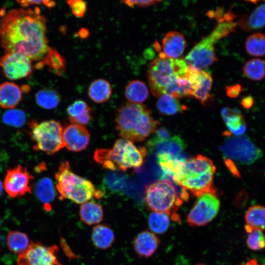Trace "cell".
<instances>
[{"mask_svg": "<svg viewBox=\"0 0 265 265\" xmlns=\"http://www.w3.org/2000/svg\"><path fill=\"white\" fill-rule=\"evenodd\" d=\"M60 199H67L78 204L88 202L96 190L91 181L81 177L71 170L67 161L62 162L54 175Z\"/></svg>", "mask_w": 265, "mask_h": 265, "instance_id": "52a82bcc", "label": "cell"}, {"mask_svg": "<svg viewBox=\"0 0 265 265\" xmlns=\"http://www.w3.org/2000/svg\"><path fill=\"white\" fill-rule=\"evenodd\" d=\"M147 150L137 147L129 140L118 139L111 149H98L94 154L96 162L110 171H126L140 167L143 163Z\"/></svg>", "mask_w": 265, "mask_h": 265, "instance_id": "277c9868", "label": "cell"}, {"mask_svg": "<svg viewBox=\"0 0 265 265\" xmlns=\"http://www.w3.org/2000/svg\"><path fill=\"white\" fill-rule=\"evenodd\" d=\"M35 98L39 106L49 110L57 107L61 101V97L58 92L50 88L39 90L36 93Z\"/></svg>", "mask_w": 265, "mask_h": 265, "instance_id": "83f0119b", "label": "cell"}, {"mask_svg": "<svg viewBox=\"0 0 265 265\" xmlns=\"http://www.w3.org/2000/svg\"><path fill=\"white\" fill-rule=\"evenodd\" d=\"M171 133L170 131L164 127L159 128L156 132L155 134L150 140L153 142L165 141L170 138Z\"/></svg>", "mask_w": 265, "mask_h": 265, "instance_id": "ab89813d", "label": "cell"}, {"mask_svg": "<svg viewBox=\"0 0 265 265\" xmlns=\"http://www.w3.org/2000/svg\"><path fill=\"white\" fill-rule=\"evenodd\" d=\"M7 244L11 252L20 254L27 248L29 242L28 237L25 233L11 231L7 236Z\"/></svg>", "mask_w": 265, "mask_h": 265, "instance_id": "e575fe53", "label": "cell"}, {"mask_svg": "<svg viewBox=\"0 0 265 265\" xmlns=\"http://www.w3.org/2000/svg\"><path fill=\"white\" fill-rule=\"evenodd\" d=\"M224 162L227 167L234 177L237 178L240 177L239 171L232 160L225 158Z\"/></svg>", "mask_w": 265, "mask_h": 265, "instance_id": "ee69618b", "label": "cell"}, {"mask_svg": "<svg viewBox=\"0 0 265 265\" xmlns=\"http://www.w3.org/2000/svg\"><path fill=\"white\" fill-rule=\"evenodd\" d=\"M3 188V184L0 180V196L1 195Z\"/></svg>", "mask_w": 265, "mask_h": 265, "instance_id": "681fc988", "label": "cell"}, {"mask_svg": "<svg viewBox=\"0 0 265 265\" xmlns=\"http://www.w3.org/2000/svg\"><path fill=\"white\" fill-rule=\"evenodd\" d=\"M157 108L161 114L173 115L182 112L186 109V106L180 104L178 99L171 95L164 94L159 97Z\"/></svg>", "mask_w": 265, "mask_h": 265, "instance_id": "4316f807", "label": "cell"}, {"mask_svg": "<svg viewBox=\"0 0 265 265\" xmlns=\"http://www.w3.org/2000/svg\"><path fill=\"white\" fill-rule=\"evenodd\" d=\"M147 147L150 152L156 155L165 154L176 156L183 153L186 144L180 136L174 135L162 141L153 142L149 140Z\"/></svg>", "mask_w": 265, "mask_h": 265, "instance_id": "e0dca14e", "label": "cell"}, {"mask_svg": "<svg viewBox=\"0 0 265 265\" xmlns=\"http://www.w3.org/2000/svg\"><path fill=\"white\" fill-rule=\"evenodd\" d=\"M67 2L74 16L78 18H82L84 16L86 11V4L84 1L70 0Z\"/></svg>", "mask_w": 265, "mask_h": 265, "instance_id": "f35d334b", "label": "cell"}, {"mask_svg": "<svg viewBox=\"0 0 265 265\" xmlns=\"http://www.w3.org/2000/svg\"><path fill=\"white\" fill-rule=\"evenodd\" d=\"M159 243V238L154 233L145 230L135 237L133 247L140 257L149 258L155 253Z\"/></svg>", "mask_w": 265, "mask_h": 265, "instance_id": "9a60e30c", "label": "cell"}, {"mask_svg": "<svg viewBox=\"0 0 265 265\" xmlns=\"http://www.w3.org/2000/svg\"><path fill=\"white\" fill-rule=\"evenodd\" d=\"M247 247L253 251L265 248V235L260 230H253L248 233L246 238Z\"/></svg>", "mask_w": 265, "mask_h": 265, "instance_id": "74e56055", "label": "cell"}, {"mask_svg": "<svg viewBox=\"0 0 265 265\" xmlns=\"http://www.w3.org/2000/svg\"><path fill=\"white\" fill-rule=\"evenodd\" d=\"M196 265H206L203 264H198Z\"/></svg>", "mask_w": 265, "mask_h": 265, "instance_id": "f907efd6", "label": "cell"}, {"mask_svg": "<svg viewBox=\"0 0 265 265\" xmlns=\"http://www.w3.org/2000/svg\"><path fill=\"white\" fill-rule=\"evenodd\" d=\"M243 72L245 77L251 80L259 81L265 76V62L259 58H252L244 65Z\"/></svg>", "mask_w": 265, "mask_h": 265, "instance_id": "836d02e7", "label": "cell"}, {"mask_svg": "<svg viewBox=\"0 0 265 265\" xmlns=\"http://www.w3.org/2000/svg\"><path fill=\"white\" fill-rule=\"evenodd\" d=\"M221 116L231 134L236 136L242 135L246 130V124L243 115L237 108L223 107Z\"/></svg>", "mask_w": 265, "mask_h": 265, "instance_id": "ac0fdd59", "label": "cell"}, {"mask_svg": "<svg viewBox=\"0 0 265 265\" xmlns=\"http://www.w3.org/2000/svg\"><path fill=\"white\" fill-rule=\"evenodd\" d=\"M212 83V76L207 72L200 71L198 81L193 91V96L205 105L210 98Z\"/></svg>", "mask_w": 265, "mask_h": 265, "instance_id": "f1b7e54d", "label": "cell"}, {"mask_svg": "<svg viewBox=\"0 0 265 265\" xmlns=\"http://www.w3.org/2000/svg\"><path fill=\"white\" fill-rule=\"evenodd\" d=\"M46 19L39 8L13 9L0 20V42L6 53L43 61L50 47Z\"/></svg>", "mask_w": 265, "mask_h": 265, "instance_id": "6da1fadb", "label": "cell"}, {"mask_svg": "<svg viewBox=\"0 0 265 265\" xmlns=\"http://www.w3.org/2000/svg\"><path fill=\"white\" fill-rule=\"evenodd\" d=\"M35 192L37 198L44 204H50L55 197L54 187L52 180L44 177L36 184Z\"/></svg>", "mask_w": 265, "mask_h": 265, "instance_id": "1f68e13d", "label": "cell"}, {"mask_svg": "<svg viewBox=\"0 0 265 265\" xmlns=\"http://www.w3.org/2000/svg\"><path fill=\"white\" fill-rule=\"evenodd\" d=\"M115 123L119 136L138 142L144 140L155 132L159 124L146 106L130 102L124 103L118 109Z\"/></svg>", "mask_w": 265, "mask_h": 265, "instance_id": "7a4b0ae2", "label": "cell"}, {"mask_svg": "<svg viewBox=\"0 0 265 265\" xmlns=\"http://www.w3.org/2000/svg\"><path fill=\"white\" fill-rule=\"evenodd\" d=\"M188 66L182 58L171 59L161 52L151 62L147 71L150 90L156 97L166 94L178 77H186Z\"/></svg>", "mask_w": 265, "mask_h": 265, "instance_id": "8992f818", "label": "cell"}, {"mask_svg": "<svg viewBox=\"0 0 265 265\" xmlns=\"http://www.w3.org/2000/svg\"><path fill=\"white\" fill-rule=\"evenodd\" d=\"M21 87L12 82L6 81L0 84V106L13 109L22 99Z\"/></svg>", "mask_w": 265, "mask_h": 265, "instance_id": "d6986e66", "label": "cell"}, {"mask_svg": "<svg viewBox=\"0 0 265 265\" xmlns=\"http://www.w3.org/2000/svg\"><path fill=\"white\" fill-rule=\"evenodd\" d=\"M17 2L24 8H26L33 5L44 4V0H19Z\"/></svg>", "mask_w": 265, "mask_h": 265, "instance_id": "bcb514c9", "label": "cell"}, {"mask_svg": "<svg viewBox=\"0 0 265 265\" xmlns=\"http://www.w3.org/2000/svg\"><path fill=\"white\" fill-rule=\"evenodd\" d=\"M44 65H47L51 71L58 75H61L66 68V63L62 56L52 48H50L43 61L37 64L36 67L40 68Z\"/></svg>", "mask_w": 265, "mask_h": 265, "instance_id": "4dcf8cb0", "label": "cell"}, {"mask_svg": "<svg viewBox=\"0 0 265 265\" xmlns=\"http://www.w3.org/2000/svg\"></svg>", "mask_w": 265, "mask_h": 265, "instance_id": "816d5d0a", "label": "cell"}, {"mask_svg": "<svg viewBox=\"0 0 265 265\" xmlns=\"http://www.w3.org/2000/svg\"><path fill=\"white\" fill-rule=\"evenodd\" d=\"M28 131L34 143L33 149L52 155L65 147L63 127L59 121L53 120L37 122L30 120Z\"/></svg>", "mask_w": 265, "mask_h": 265, "instance_id": "ba28073f", "label": "cell"}, {"mask_svg": "<svg viewBox=\"0 0 265 265\" xmlns=\"http://www.w3.org/2000/svg\"><path fill=\"white\" fill-rule=\"evenodd\" d=\"M68 119L72 124L84 126L91 119V108L84 101L78 100L69 106L67 108Z\"/></svg>", "mask_w": 265, "mask_h": 265, "instance_id": "44dd1931", "label": "cell"}, {"mask_svg": "<svg viewBox=\"0 0 265 265\" xmlns=\"http://www.w3.org/2000/svg\"><path fill=\"white\" fill-rule=\"evenodd\" d=\"M128 178L126 175L119 171H110L104 177L102 184L111 192H121L126 187Z\"/></svg>", "mask_w": 265, "mask_h": 265, "instance_id": "f546056e", "label": "cell"}, {"mask_svg": "<svg viewBox=\"0 0 265 265\" xmlns=\"http://www.w3.org/2000/svg\"><path fill=\"white\" fill-rule=\"evenodd\" d=\"M44 4L48 8H50L53 7L55 5V3L53 1L48 0H44Z\"/></svg>", "mask_w": 265, "mask_h": 265, "instance_id": "c3c4849f", "label": "cell"}, {"mask_svg": "<svg viewBox=\"0 0 265 265\" xmlns=\"http://www.w3.org/2000/svg\"><path fill=\"white\" fill-rule=\"evenodd\" d=\"M188 197L186 189L183 186L169 180H161L146 186L144 199L149 210L166 213L172 220L179 222L180 216L176 212Z\"/></svg>", "mask_w": 265, "mask_h": 265, "instance_id": "3957f363", "label": "cell"}, {"mask_svg": "<svg viewBox=\"0 0 265 265\" xmlns=\"http://www.w3.org/2000/svg\"><path fill=\"white\" fill-rule=\"evenodd\" d=\"M158 0H125L122 1L125 4L127 5L129 7H132L134 5H137L140 7H148L154 4H156L157 2H159Z\"/></svg>", "mask_w": 265, "mask_h": 265, "instance_id": "60d3db41", "label": "cell"}, {"mask_svg": "<svg viewBox=\"0 0 265 265\" xmlns=\"http://www.w3.org/2000/svg\"><path fill=\"white\" fill-rule=\"evenodd\" d=\"M186 44V40L182 34L177 31L169 32L162 38L163 52H161L169 58H179L184 52Z\"/></svg>", "mask_w": 265, "mask_h": 265, "instance_id": "2e32d148", "label": "cell"}, {"mask_svg": "<svg viewBox=\"0 0 265 265\" xmlns=\"http://www.w3.org/2000/svg\"><path fill=\"white\" fill-rule=\"evenodd\" d=\"M0 67L6 77L11 80L28 77L33 69L32 60L18 53H6L0 56Z\"/></svg>", "mask_w": 265, "mask_h": 265, "instance_id": "4fadbf2b", "label": "cell"}, {"mask_svg": "<svg viewBox=\"0 0 265 265\" xmlns=\"http://www.w3.org/2000/svg\"><path fill=\"white\" fill-rule=\"evenodd\" d=\"M245 49L247 53L254 57L265 55V34L260 32H254L247 38Z\"/></svg>", "mask_w": 265, "mask_h": 265, "instance_id": "d6a6232c", "label": "cell"}, {"mask_svg": "<svg viewBox=\"0 0 265 265\" xmlns=\"http://www.w3.org/2000/svg\"><path fill=\"white\" fill-rule=\"evenodd\" d=\"M254 103V98L250 95L243 97L240 101L241 106L246 109L251 108L253 106Z\"/></svg>", "mask_w": 265, "mask_h": 265, "instance_id": "f6af8a7d", "label": "cell"}, {"mask_svg": "<svg viewBox=\"0 0 265 265\" xmlns=\"http://www.w3.org/2000/svg\"><path fill=\"white\" fill-rule=\"evenodd\" d=\"M63 140L68 150L80 152L85 149L90 141L89 133L83 126L71 124L63 130Z\"/></svg>", "mask_w": 265, "mask_h": 265, "instance_id": "5bb4252c", "label": "cell"}, {"mask_svg": "<svg viewBox=\"0 0 265 265\" xmlns=\"http://www.w3.org/2000/svg\"><path fill=\"white\" fill-rule=\"evenodd\" d=\"M33 178L26 167L18 165L7 169L3 183V188L10 197H21L27 193H31L30 182Z\"/></svg>", "mask_w": 265, "mask_h": 265, "instance_id": "7c38bea8", "label": "cell"}, {"mask_svg": "<svg viewBox=\"0 0 265 265\" xmlns=\"http://www.w3.org/2000/svg\"><path fill=\"white\" fill-rule=\"evenodd\" d=\"M169 216L164 212H152L149 215L148 224L153 233L162 234L165 232L169 227Z\"/></svg>", "mask_w": 265, "mask_h": 265, "instance_id": "d590c367", "label": "cell"}, {"mask_svg": "<svg viewBox=\"0 0 265 265\" xmlns=\"http://www.w3.org/2000/svg\"><path fill=\"white\" fill-rule=\"evenodd\" d=\"M243 91L241 86L236 84L226 87V93L231 98H236L238 97Z\"/></svg>", "mask_w": 265, "mask_h": 265, "instance_id": "7bdbcfd3", "label": "cell"}, {"mask_svg": "<svg viewBox=\"0 0 265 265\" xmlns=\"http://www.w3.org/2000/svg\"><path fill=\"white\" fill-rule=\"evenodd\" d=\"M239 265H261L258 263L256 259H251L245 263L241 264Z\"/></svg>", "mask_w": 265, "mask_h": 265, "instance_id": "7dc6e473", "label": "cell"}, {"mask_svg": "<svg viewBox=\"0 0 265 265\" xmlns=\"http://www.w3.org/2000/svg\"><path fill=\"white\" fill-rule=\"evenodd\" d=\"M111 94L112 88L110 83L107 80L102 79L94 80L88 89L89 98L98 104L108 101Z\"/></svg>", "mask_w": 265, "mask_h": 265, "instance_id": "d4e9b609", "label": "cell"}, {"mask_svg": "<svg viewBox=\"0 0 265 265\" xmlns=\"http://www.w3.org/2000/svg\"><path fill=\"white\" fill-rule=\"evenodd\" d=\"M247 200V192L245 189H242L236 196L235 204L238 207L242 208L246 205Z\"/></svg>", "mask_w": 265, "mask_h": 265, "instance_id": "b9f144b4", "label": "cell"}, {"mask_svg": "<svg viewBox=\"0 0 265 265\" xmlns=\"http://www.w3.org/2000/svg\"><path fill=\"white\" fill-rule=\"evenodd\" d=\"M148 95V88L141 80H132L125 87V96L130 103L141 104L147 99Z\"/></svg>", "mask_w": 265, "mask_h": 265, "instance_id": "484cf974", "label": "cell"}, {"mask_svg": "<svg viewBox=\"0 0 265 265\" xmlns=\"http://www.w3.org/2000/svg\"><path fill=\"white\" fill-rule=\"evenodd\" d=\"M236 16L228 14L218 21V24L212 32L197 44L186 56L187 66L200 71L207 68L217 60L214 44L220 39L235 31L237 22Z\"/></svg>", "mask_w": 265, "mask_h": 265, "instance_id": "5b68a950", "label": "cell"}, {"mask_svg": "<svg viewBox=\"0 0 265 265\" xmlns=\"http://www.w3.org/2000/svg\"><path fill=\"white\" fill-rule=\"evenodd\" d=\"M58 247L46 246L40 242L31 241L27 248L19 254L18 265H63L57 258Z\"/></svg>", "mask_w": 265, "mask_h": 265, "instance_id": "8fae6325", "label": "cell"}, {"mask_svg": "<svg viewBox=\"0 0 265 265\" xmlns=\"http://www.w3.org/2000/svg\"><path fill=\"white\" fill-rule=\"evenodd\" d=\"M244 219L247 233L253 230H265V207L257 205L249 207L245 213Z\"/></svg>", "mask_w": 265, "mask_h": 265, "instance_id": "7402d4cb", "label": "cell"}, {"mask_svg": "<svg viewBox=\"0 0 265 265\" xmlns=\"http://www.w3.org/2000/svg\"><path fill=\"white\" fill-rule=\"evenodd\" d=\"M115 236L113 230L105 224H98L93 227L91 240L94 246L99 249H106L114 242Z\"/></svg>", "mask_w": 265, "mask_h": 265, "instance_id": "603a6c76", "label": "cell"}, {"mask_svg": "<svg viewBox=\"0 0 265 265\" xmlns=\"http://www.w3.org/2000/svg\"><path fill=\"white\" fill-rule=\"evenodd\" d=\"M237 24L245 32H250L265 27V3L256 7L248 15L241 16Z\"/></svg>", "mask_w": 265, "mask_h": 265, "instance_id": "ffe728a7", "label": "cell"}, {"mask_svg": "<svg viewBox=\"0 0 265 265\" xmlns=\"http://www.w3.org/2000/svg\"><path fill=\"white\" fill-rule=\"evenodd\" d=\"M220 147L226 159L249 165L262 157V151L246 135L228 136Z\"/></svg>", "mask_w": 265, "mask_h": 265, "instance_id": "9c48e42d", "label": "cell"}, {"mask_svg": "<svg viewBox=\"0 0 265 265\" xmlns=\"http://www.w3.org/2000/svg\"><path fill=\"white\" fill-rule=\"evenodd\" d=\"M26 114L20 109H10L6 111L2 117L3 122L9 126L20 127L26 121Z\"/></svg>", "mask_w": 265, "mask_h": 265, "instance_id": "8d00e7d4", "label": "cell"}, {"mask_svg": "<svg viewBox=\"0 0 265 265\" xmlns=\"http://www.w3.org/2000/svg\"><path fill=\"white\" fill-rule=\"evenodd\" d=\"M79 215L82 222L88 225H92L102 221L104 211L102 206L99 204L93 201H88L80 206Z\"/></svg>", "mask_w": 265, "mask_h": 265, "instance_id": "cb8c5ba5", "label": "cell"}, {"mask_svg": "<svg viewBox=\"0 0 265 265\" xmlns=\"http://www.w3.org/2000/svg\"><path fill=\"white\" fill-rule=\"evenodd\" d=\"M220 201L216 195L205 193L199 196L186 216L188 224L202 226L210 222L217 214Z\"/></svg>", "mask_w": 265, "mask_h": 265, "instance_id": "30bf717a", "label": "cell"}]
</instances>
